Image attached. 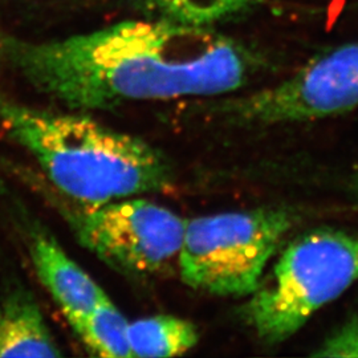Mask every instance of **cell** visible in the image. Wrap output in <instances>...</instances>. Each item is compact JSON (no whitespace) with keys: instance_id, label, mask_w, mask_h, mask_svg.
Here are the masks:
<instances>
[{"instance_id":"6da1fadb","label":"cell","mask_w":358,"mask_h":358,"mask_svg":"<svg viewBox=\"0 0 358 358\" xmlns=\"http://www.w3.org/2000/svg\"><path fill=\"white\" fill-rule=\"evenodd\" d=\"M0 130L35 159L53 189L77 203L103 205L167 192L174 183L161 150L85 112L41 109L0 92Z\"/></svg>"},{"instance_id":"7a4b0ae2","label":"cell","mask_w":358,"mask_h":358,"mask_svg":"<svg viewBox=\"0 0 358 358\" xmlns=\"http://www.w3.org/2000/svg\"><path fill=\"white\" fill-rule=\"evenodd\" d=\"M356 282L358 231H309L287 245L250 294L242 316L262 341L279 344Z\"/></svg>"},{"instance_id":"3957f363","label":"cell","mask_w":358,"mask_h":358,"mask_svg":"<svg viewBox=\"0 0 358 358\" xmlns=\"http://www.w3.org/2000/svg\"><path fill=\"white\" fill-rule=\"evenodd\" d=\"M7 165L62 217L78 243L115 272L148 279L178 263L186 219L167 207L138 196L103 205L77 203L35 170Z\"/></svg>"},{"instance_id":"277c9868","label":"cell","mask_w":358,"mask_h":358,"mask_svg":"<svg viewBox=\"0 0 358 358\" xmlns=\"http://www.w3.org/2000/svg\"><path fill=\"white\" fill-rule=\"evenodd\" d=\"M297 217L255 208L186 219L178 267L183 282L217 296H250Z\"/></svg>"},{"instance_id":"5b68a950","label":"cell","mask_w":358,"mask_h":358,"mask_svg":"<svg viewBox=\"0 0 358 358\" xmlns=\"http://www.w3.org/2000/svg\"><path fill=\"white\" fill-rule=\"evenodd\" d=\"M358 108V43L310 60L280 83L217 100L211 113L231 125L268 127L317 121Z\"/></svg>"},{"instance_id":"8992f818","label":"cell","mask_w":358,"mask_h":358,"mask_svg":"<svg viewBox=\"0 0 358 358\" xmlns=\"http://www.w3.org/2000/svg\"><path fill=\"white\" fill-rule=\"evenodd\" d=\"M15 220L22 231L34 268L65 319L88 313L108 294L68 255L51 231L17 205Z\"/></svg>"},{"instance_id":"52a82bcc","label":"cell","mask_w":358,"mask_h":358,"mask_svg":"<svg viewBox=\"0 0 358 358\" xmlns=\"http://www.w3.org/2000/svg\"><path fill=\"white\" fill-rule=\"evenodd\" d=\"M35 296L22 284L0 296V357H62Z\"/></svg>"},{"instance_id":"ba28073f","label":"cell","mask_w":358,"mask_h":358,"mask_svg":"<svg viewBox=\"0 0 358 358\" xmlns=\"http://www.w3.org/2000/svg\"><path fill=\"white\" fill-rule=\"evenodd\" d=\"M128 337L131 357H176L199 340L192 322L167 315L129 322Z\"/></svg>"},{"instance_id":"9c48e42d","label":"cell","mask_w":358,"mask_h":358,"mask_svg":"<svg viewBox=\"0 0 358 358\" xmlns=\"http://www.w3.org/2000/svg\"><path fill=\"white\" fill-rule=\"evenodd\" d=\"M138 13L182 24L214 27L254 8L259 0H124Z\"/></svg>"},{"instance_id":"30bf717a","label":"cell","mask_w":358,"mask_h":358,"mask_svg":"<svg viewBox=\"0 0 358 358\" xmlns=\"http://www.w3.org/2000/svg\"><path fill=\"white\" fill-rule=\"evenodd\" d=\"M77 337L94 356L131 357L129 321L106 296L88 313L68 319Z\"/></svg>"},{"instance_id":"8fae6325","label":"cell","mask_w":358,"mask_h":358,"mask_svg":"<svg viewBox=\"0 0 358 358\" xmlns=\"http://www.w3.org/2000/svg\"><path fill=\"white\" fill-rule=\"evenodd\" d=\"M312 356L358 357V316L344 322Z\"/></svg>"},{"instance_id":"7c38bea8","label":"cell","mask_w":358,"mask_h":358,"mask_svg":"<svg viewBox=\"0 0 358 358\" xmlns=\"http://www.w3.org/2000/svg\"><path fill=\"white\" fill-rule=\"evenodd\" d=\"M353 194H355V199L357 201L358 203V177L356 182H355V186H353Z\"/></svg>"}]
</instances>
